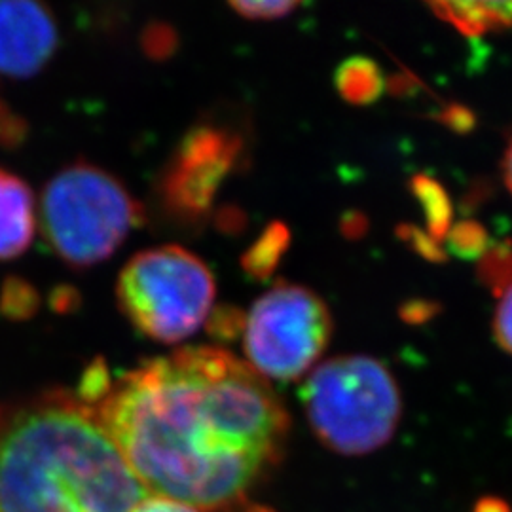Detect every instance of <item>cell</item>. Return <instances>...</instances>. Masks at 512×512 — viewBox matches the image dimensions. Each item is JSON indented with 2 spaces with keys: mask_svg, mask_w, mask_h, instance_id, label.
Here are the masks:
<instances>
[{
  "mask_svg": "<svg viewBox=\"0 0 512 512\" xmlns=\"http://www.w3.org/2000/svg\"><path fill=\"white\" fill-rule=\"evenodd\" d=\"M249 512H270V511H264V509H253V511Z\"/></svg>",
  "mask_w": 512,
  "mask_h": 512,
  "instance_id": "cell-17",
  "label": "cell"
},
{
  "mask_svg": "<svg viewBox=\"0 0 512 512\" xmlns=\"http://www.w3.org/2000/svg\"><path fill=\"white\" fill-rule=\"evenodd\" d=\"M133 512H202L200 509H194L186 503L162 497V495H152L147 497L137 509Z\"/></svg>",
  "mask_w": 512,
  "mask_h": 512,
  "instance_id": "cell-15",
  "label": "cell"
},
{
  "mask_svg": "<svg viewBox=\"0 0 512 512\" xmlns=\"http://www.w3.org/2000/svg\"><path fill=\"white\" fill-rule=\"evenodd\" d=\"M302 404L315 437L346 458L384 448L403 414L393 374L366 355L334 357L315 366L302 387Z\"/></svg>",
  "mask_w": 512,
  "mask_h": 512,
  "instance_id": "cell-3",
  "label": "cell"
},
{
  "mask_svg": "<svg viewBox=\"0 0 512 512\" xmlns=\"http://www.w3.org/2000/svg\"><path fill=\"white\" fill-rule=\"evenodd\" d=\"M330 334L325 302L306 287L279 283L256 300L245 319V363L264 380L293 382L315 368Z\"/></svg>",
  "mask_w": 512,
  "mask_h": 512,
  "instance_id": "cell-6",
  "label": "cell"
},
{
  "mask_svg": "<svg viewBox=\"0 0 512 512\" xmlns=\"http://www.w3.org/2000/svg\"><path fill=\"white\" fill-rule=\"evenodd\" d=\"M503 173H505V181L507 186L512 192V143L507 148V154H505V160H503Z\"/></svg>",
  "mask_w": 512,
  "mask_h": 512,
  "instance_id": "cell-16",
  "label": "cell"
},
{
  "mask_svg": "<svg viewBox=\"0 0 512 512\" xmlns=\"http://www.w3.org/2000/svg\"><path fill=\"white\" fill-rule=\"evenodd\" d=\"M38 300L35 291H31L29 285L21 281H12L4 287L2 296V311L12 317H29L35 308Z\"/></svg>",
  "mask_w": 512,
  "mask_h": 512,
  "instance_id": "cell-13",
  "label": "cell"
},
{
  "mask_svg": "<svg viewBox=\"0 0 512 512\" xmlns=\"http://www.w3.org/2000/svg\"><path fill=\"white\" fill-rule=\"evenodd\" d=\"M35 198L27 184L0 169V262L23 255L35 236Z\"/></svg>",
  "mask_w": 512,
  "mask_h": 512,
  "instance_id": "cell-9",
  "label": "cell"
},
{
  "mask_svg": "<svg viewBox=\"0 0 512 512\" xmlns=\"http://www.w3.org/2000/svg\"><path fill=\"white\" fill-rule=\"evenodd\" d=\"M116 296L129 323L148 338L177 344L209 317L215 279L202 258L177 245L141 251L122 268Z\"/></svg>",
  "mask_w": 512,
  "mask_h": 512,
  "instance_id": "cell-5",
  "label": "cell"
},
{
  "mask_svg": "<svg viewBox=\"0 0 512 512\" xmlns=\"http://www.w3.org/2000/svg\"><path fill=\"white\" fill-rule=\"evenodd\" d=\"M147 497L76 393L0 404V512H133Z\"/></svg>",
  "mask_w": 512,
  "mask_h": 512,
  "instance_id": "cell-2",
  "label": "cell"
},
{
  "mask_svg": "<svg viewBox=\"0 0 512 512\" xmlns=\"http://www.w3.org/2000/svg\"><path fill=\"white\" fill-rule=\"evenodd\" d=\"M143 219L141 203L124 184L82 162L61 169L40 202L44 238L73 268H90L109 258Z\"/></svg>",
  "mask_w": 512,
  "mask_h": 512,
  "instance_id": "cell-4",
  "label": "cell"
},
{
  "mask_svg": "<svg viewBox=\"0 0 512 512\" xmlns=\"http://www.w3.org/2000/svg\"><path fill=\"white\" fill-rule=\"evenodd\" d=\"M57 25L33 0H0V73L33 76L54 55Z\"/></svg>",
  "mask_w": 512,
  "mask_h": 512,
  "instance_id": "cell-8",
  "label": "cell"
},
{
  "mask_svg": "<svg viewBox=\"0 0 512 512\" xmlns=\"http://www.w3.org/2000/svg\"><path fill=\"white\" fill-rule=\"evenodd\" d=\"M366 63H349L340 74V86L348 93L349 99L366 101L376 95L378 90V76L376 73H366Z\"/></svg>",
  "mask_w": 512,
  "mask_h": 512,
  "instance_id": "cell-11",
  "label": "cell"
},
{
  "mask_svg": "<svg viewBox=\"0 0 512 512\" xmlns=\"http://www.w3.org/2000/svg\"><path fill=\"white\" fill-rule=\"evenodd\" d=\"M431 8L465 35L512 27V2H437Z\"/></svg>",
  "mask_w": 512,
  "mask_h": 512,
  "instance_id": "cell-10",
  "label": "cell"
},
{
  "mask_svg": "<svg viewBox=\"0 0 512 512\" xmlns=\"http://www.w3.org/2000/svg\"><path fill=\"white\" fill-rule=\"evenodd\" d=\"M239 16L249 19H277L285 18L298 6L294 0H260V2H232L230 4Z\"/></svg>",
  "mask_w": 512,
  "mask_h": 512,
  "instance_id": "cell-12",
  "label": "cell"
},
{
  "mask_svg": "<svg viewBox=\"0 0 512 512\" xmlns=\"http://www.w3.org/2000/svg\"><path fill=\"white\" fill-rule=\"evenodd\" d=\"M494 330L499 346L512 355V277L505 281L501 289L495 308Z\"/></svg>",
  "mask_w": 512,
  "mask_h": 512,
  "instance_id": "cell-14",
  "label": "cell"
},
{
  "mask_svg": "<svg viewBox=\"0 0 512 512\" xmlns=\"http://www.w3.org/2000/svg\"><path fill=\"white\" fill-rule=\"evenodd\" d=\"M86 404L147 490L200 511L239 505L283 458L289 435L270 384L211 346L110 378Z\"/></svg>",
  "mask_w": 512,
  "mask_h": 512,
  "instance_id": "cell-1",
  "label": "cell"
},
{
  "mask_svg": "<svg viewBox=\"0 0 512 512\" xmlns=\"http://www.w3.org/2000/svg\"><path fill=\"white\" fill-rule=\"evenodd\" d=\"M228 152L226 139L211 129H200L186 137L165 175L167 205L183 215L202 213L228 165Z\"/></svg>",
  "mask_w": 512,
  "mask_h": 512,
  "instance_id": "cell-7",
  "label": "cell"
}]
</instances>
